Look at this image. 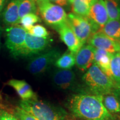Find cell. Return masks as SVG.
<instances>
[{
	"label": "cell",
	"mask_w": 120,
	"mask_h": 120,
	"mask_svg": "<svg viewBox=\"0 0 120 120\" xmlns=\"http://www.w3.org/2000/svg\"><path fill=\"white\" fill-rule=\"evenodd\" d=\"M112 94H113L120 102V85H117L115 86Z\"/></svg>",
	"instance_id": "obj_29"
},
{
	"label": "cell",
	"mask_w": 120,
	"mask_h": 120,
	"mask_svg": "<svg viewBox=\"0 0 120 120\" xmlns=\"http://www.w3.org/2000/svg\"><path fill=\"white\" fill-rule=\"evenodd\" d=\"M28 33L37 37H47L49 36V32L44 26L41 25H36L31 28Z\"/></svg>",
	"instance_id": "obj_25"
},
{
	"label": "cell",
	"mask_w": 120,
	"mask_h": 120,
	"mask_svg": "<svg viewBox=\"0 0 120 120\" xmlns=\"http://www.w3.org/2000/svg\"><path fill=\"white\" fill-rule=\"evenodd\" d=\"M52 81L56 87L62 90L72 87L76 81V74L71 69H57L52 75Z\"/></svg>",
	"instance_id": "obj_12"
},
{
	"label": "cell",
	"mask_w": 120,
	"mask_h": 120,
	"mask_svg": "<svg viewBox=\"0 0 120 120\" xmlns=\"http://www.w3.org/2000/svg\"><path fill=\"white\" fill-rule=\"evenodd\" d=\"M14 116L19 120H38L32 115L17 106L14 110Z\"/></svg>",
	"instance_id": "obj_26"
},
{
	"label": "cell",
	"mask_w": 120,
	"mask_h": 120,
	"mask_svg": "<svg viewBox=\"0 0 120 120\" xmlns=\"http://www.w3.org/2000/svg\"><path fill=\"white\" fill-rule=\"evenodd\" d=\"M87 18L92 26V34L103 28L109 21V16L103 0H96L90 5Z\"/></svg>",
	"instance_id": "obj_8"
},
{
	"label": "cell",
	"mask_w": 120,
	"mask_h": 120,
	"mask_svg": "<svg viewBox=\"0 0 120 120\" xmlns=\"http://www.w3.org/2000/svg\"><path fill=\"white\" fill-rule=\"evenodd\" d=\"M87 42L95 49H103L111 54L120 52V42L110 38L101 31L91 34Z\"/></svg>",
	"instance_id": "obj_10"
},
{
	"label": "cell",
	"mask_w": 120,
	"mask_h": 120,
	"mask_svg": "<svg viewBox=\"0 0 120 120\" xmlns=\"http://www.w3.org/2000/svg\"><path fill=\"white\" fill-rule=\"evenodd\" d=\"M7 85L14 88L22 100H26L36 98V94L31 86L25 80L11 79L7 82Z\"/></svg>",
	"instance_id": "obj_15"
},
{
	"label": "cell",
	"mask_w": 120,
	"mask_h": 120,
	"mask_svg": "<svg viewBox=\"0 0 120 120\" xmlns=\"http://www.w3.org/2000/svg\"><path fill=\"white\" fill-rule=\"evenodd\" d=\"M49 2L55 3V4L61 7H66L71 5V0H49Z\"/></svg>",
	"instance_id": "obj_28"
},
{
	"label": "cell",
	"mask_w": 120,
	"mask_h": 120,
	"mask_svg": "<svg viewBox=\"0 0 120 120\" xmlns=\"http://www.w3.org/2000/svg\"><path fill=\"white\" fill-rule=\"evenodd\" d=\"M2 28L0 26V50L1 49V45H2V43H1V36H2Z\"/></svg>",
	"instance_id": "obj_32"
},
{
	"label": "cell",
	"mask_w": 120,
	"mask_h": 120,
	"mask_svg": "<svg viewBox=\"0 0 120 120\" xmlns=\"http://www.w3.org/2000/svg\"><path fill=\"white\" fill-rule=\"evenodd\" d=\"M35 1H36V4H37V5L49 2V0H35Z\"/></svg>",
	"instance_id": "obj_31"
},
{
	"label": "cell",
	"mask_w": 120,
	"mask_h": 120,
	"mask_svg": "<svg viewBox=\"0 0 120 120\" xmlns=\"http://www.w3.org/2000/svg\"><path fill=\"white\" fill-rule=\"evenodd\" d=\"M55 30L58 32L60 38L67 46L68 50L76 55L83 45L67 25V23L60 26Z\"/></svg>",
	"instance_id": "obj_11"
},
{
	"label": "cell",
	"mask_w": 120,
	"mask_h": 120,
	"mask_svg": "<svg viewBox=\"0 0 120 120\" xmlns=\"http://www.w3.org/2000/svg\"><path fill=\"white\" fill-rule=\"evenodd\" d=\"M37 9L35 0H21L19 10V19L30 13H37Z\"/></svg>",
	"instance_id": "obj_23"
},
{
	"label": "cell",
	"mask_w": 120,
	"mask_h": 120,
	"mask_svg": "<svg viewBox=\"0 0 120 120\" xmlns=\"http://www.w3.org/2000/svg\"><path fill=\"white\" fill-rule=\"evenodd\" d=\"M21 0H8L3 11L2 21L6 26L10 27L19 23V10Z\"/></svg>",
	"instance_id": "obj_14"
},
{
	"label": "cell",
	"mask_w": 120,
	"mask_h": 120,
	"mask_svg": "<svg viewBox=\"0 0 120 120\" xmlns=\"http://www.w3.org/2000/svg\"><path fill=\"white\" fill-rule=\"evenodd\" d=\"M112 55L106 51L101 49H95L94 63L98 66L110 77V63Z\"/></svg>",
	"instance_id": "obj_16"
},
{
	"label": "cell",
	"mask_w": 120,
	"mask_h": 120,
	"mask_svg": "<svg viewBox=\"0 0 120 120\" xmlns=\"http://www.w3.org/2000/svg\"><path fill=\"white\" fill-rule=\"evenodd\" d=\"M95 48L90 45H84L75 56V64L81 70H86L94 64Z\"/></svg>",
	"instance_id": "obj_13"
},
{
	"label": "cell",
	"mask_w": 120,
	"mask_h": 120,
	"mask_svg": "<svg viewBox=\"0 0 120 120\" xmlns=\"http://www.w3.org/2000/svg\"><path fill=\"white\" fill-rule=\"evenodd\" d=\"M100 31L112 40L120 42V19L109 20Z\"/></svg>",
	"instance_id": "obj_17"
},
{
	"label": "cell",
	"mask_w": 120,
	"mask_h": 120,
	"mask_svg": "<svg viewBox=\"0 0 120 120\" xmlns=\"http://www.w3.org/2000/svg\"><path fill=\"white\" fill-rule=\"evenodd\" d=\"M41 21V19L38 15L34 13H30L21 18L19 21V24L20 23L22 27L25 28L27 32H28L34 24Z\"/></svg>",
	"instance_id": "obj_24"
},
{
	"label": "cell",
	"mask_w": 120,
	"mask_h": 120,
	"mask_svg": "<svg viewBox=\"0 0 120 120\" xmlns=\"http://www.w3.org/2000/svg\"><path fill=\"white\" fill-rule=\"evenodd\" d=\"M94 1H96V0H88V2H89V4H90V5H91V4H92L93 2H94Z\"/></svg>",
	"instance_id": "obj_33"
},
{
	"label": "cell",
	"mask_w": 120,
	"mask_h": 120,
	"mask_svg": "<svg viewBox=\"0 0 120 120\" xmlns=\"http://www.w3.org/2000/svg\"><path fill=\"white\" fill-rule=\"evenodd\" d=\"M27 33L26 30L19 24L8 27L6 29L5 45L14 58L23 46Z\"/></svg>",
	"instance_id": "obj_9"
},
{
	"label": "cell",
	"mask_w": 120,
	"mask_h": 120,
	"mask_svg": "<svg viewBox=\"0 0 120 120\" xmlns=\"http://www.w3.org/2000/svg\"><path fill=\"white\" fill-rule=\"evenodd\" d=\"M75 56L72 52L67 51L59 57L54 65L59 69L70 70L75 64Z\"/></svg>",
	"instance_id": "obj_19"
},
{
	"label": "cell",
	"mask_w": 120,
	"mask_h": 120,
	"mask_svg": "<svg viewBox=\"0 0 120 120\" xmlns=\"http://www.w3.org/2000/svg\"><path fill=\"white\" fill-rule=\"evenodd\" d=\"M109 20L120 19V0H103Z\"/></svg>",
	"instance_id": "obj_22"
},
{
	"label": "cell",
	"mask_w": 120,
	"mask_h": 120,
	"mask_svg": "<svg viewBox=\"0 0 120 120\" xmlns=\"http://www.w3.org/2000/svg\"><path fill=\"white\" fill-rule=\"evenodd\" d=\"M19 107L28 112L38 120H68L65 112L59 108L52 106L36 98L19 102Z\"/></svg>",
	"instance_id": "obj_3"
},
{
	"label": "cell",
	"mask_w": 120,
	"mask_h": 120,
	"mask_svg": "<svg viewBox=\"0 0 120 120\" xmlns=\"http://www.w3.org/2000/svg\"><path fill=\"white\" fill-rule=\"evenodd\" d=\"M67 23L82 45H85L92 34V26L87 18L70 13L67 15Z\"/></svg>",
	"instance_id": "obj_7"
},
{
	"label": "cell",
	"mask_w": 120,
	"mask_h": 120,
	"mask_svg": "<svg viewBox=\"0 0 120 120\" xmlns=\"http://www.w3.org/2000/svg\"><path fill=\"white\" fill-rule=\"evenodd\" d=\"M82 79L91 94L101 96L112 94L115 86L112 79L94 63L88 68Z\"/></svg>",
	"instance_id": "obj_2"
},
{
	"label": "cell",
	"mask_w": 120,
	"mask_h": 120,
	"mask_svg": "<svg viewBox=\"0 0 120 120\" xmlns=\"http://www.w3.org/2000/svg\"><path fill=\"white\" fill-rule=\"evenodd\" d=\"M110 78L115 86L120 85V52L112 55L110 63Z\"/></svg>",
	"instance_id": "obj_20"
},
{
	"label": "cell",
	"mask_w": 120,
	"mask_h": 120,
	"mask_svg": "<svg viewBox=\"0 0 120 120\" xmlns=\"http://www.w3.org/2000/svg\"><path fill=\"white\" fill-rule=\"evenodd\" d=\"M102 98L104 107L112 115L120 114V102L113 94H105Z\"/></svg>",
	"instance_id": "obj_18"
},
{
	"label": "cell",
	"mask_w": 120,
	"mask_h": 120,
	"mask_svg": "<svg viewBox=\"0 0 120 120\" xmlns=\"http://www.w3.org/2000/svg\"><path fill=\"white\" fill-rule=\"evenodd\" d=\"M8 1V0H0V13L2 12L4 6L6 5Z\"/></svg>",
	"instance_id": "obj_30"
},
{
	"label": "cell",
	"mask_w": 120,
	"mask_h": 120,
	"mask_svg": "<svg viewBox=\"0 0 120 120\" xmlns=\"http://www.w3.org/2000/svg\"><path fill=\"white\" fill-rule=\"evenodd\" d=\"M67 107L75 116L85 120H113L114 117L104 107L101 96L92 94H72Z\"/></svg>",
	"instance_id": "obj_1"
},
{
	"label": "cell",
	"mask_w": 120,
	"mask_h": 120,
	"mask_svg": "<svg viewBox=\"0 0 120 120\" xmlns=\"http://www.w3.org/2000/svg\"><path fill=\"white\" fill-rule=\"evenodd\" d=\"M37 6L45 23L55 30L67 23V15L62 7L49 2Z\"/></svg>",
	"instance_id": "obj_6"
},
{
	"label": "cell",
	"mask_w": 120,
	"mask_h": 120,
	"mask_svg": "<svg viewBox=\"0 0 120 120\" xmlns=\"http://www.w3.org/2000/svg\"><path fill=\"white\" fill-rule=\"evenodd\" d=\"M73 13L82 17H87L90 8L88 0H71Z\"/></svg>",
	"instance_id": "obj_21"
},
{
	"label": "cell",
	"mask_w": 120,
	"mask_h": 120,
	"mask_svg": "<svg viewBox=\"0 0 120 120\" xmlns=\"http://www.w3.org/2000/svg\"><path fill=\"white\" fill-rule=\"evenodd\" d=\"M0 120H19L14 115L4 110H0Z\"/></svg>",
	"instance_id": "obj_27"
},
{
	"label": "cell",
	"mask_w": 120,
	"mask_h": 120,
	"mask_svg": "<svg viewBox=\"0 0 120 120\" xmlns=\"http://www.w3.org/2000/svg\"><path fill=\"white\" fill-rule=\"evenodd\" d=\"M51 37H37L27 33L25 42L15 58H31L49 49Z\"/></svg>",
	"instance_id": "obj_5"
},
{
	"label": "cell",
	"mask_w": 120,
	"mask_h": 120,
	"mask_svg": "<svg viewBox=\"0 0 120 120\" xmlns=\"http://www.w3.org/2000/svg\"><path fill=\"white\" fill-rule=\"evenodd\" d=\"M61 55V51L58 47L49 49L42 53L30 58L27 65V70L31 74H43L55 64Z\"/></svg>",
	"instance_id": "obj_4"
}]
</instances>
